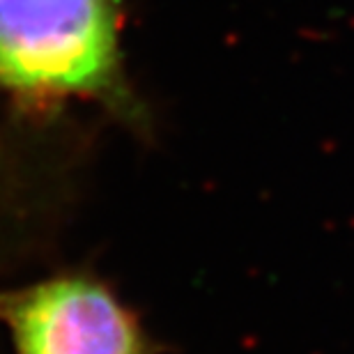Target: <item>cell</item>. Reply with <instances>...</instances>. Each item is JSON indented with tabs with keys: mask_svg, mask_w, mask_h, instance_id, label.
<instances>
[{
	"mask_svg": "<svg viewBox=\"0 0 354 354\" xmlns=\"http://www.w3.org/2000/svg\"><path fill=\"white\" fill-rule=\"evenodd\" d=\"M118 60L111 0H0V83L33 94L90 92Z\"/></svg>",
	"mask_w": 354,
	"mask_h": 354,
	"instance_id": "1",
	"label": "cell"
},
{
	"mask_svg": "<svg viewBox=\"0 0 354 354\" xmlns=\"http://www.w3.org/2000/svg\"><path fill=\"white\" fill-rule=\"evenodd\" d=\"M18 354H143L120 303L94 283L58 278L30 290L12 311Z\"/></svg>",
	"mask_w": 354,
	"mask_h": 354,
	"instance_id": "2",
	"label": "cell"
}]
</instances>
